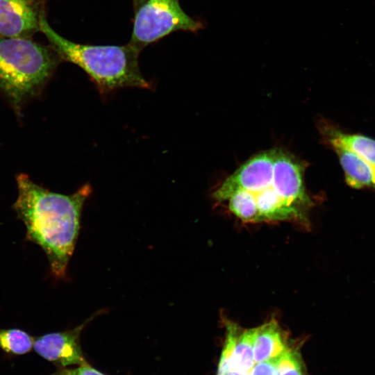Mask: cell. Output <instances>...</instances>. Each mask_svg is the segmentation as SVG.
<instances>
[{
    "label": "cell",
    "instance_id": "obj_1",
    "mask_svg": "<svg viewBox=\"0 0 375 375\" xmlns=\"http://www.w3.org/2000/svg\"><path fill=\"white\" fill-rule=\"evenodd\" d=\"M304 166L278 149L262 151L241 165L213 192L222 202L235 190L247 193L256 203L259 222H294L307 225L312 201L303 181Z\"/></svg>",
    "mask_w": 375,
    "mask_h": 375
},
{
    "label": "cell",
    "instance_id": "obj_2",
    "mask_svg": "<svg viewBox=\"0 0 375 375\" xmlns=\"http://www.w3.org/2000/svg\"><path fill=\"white\" fill-rule=\"evenodd\" d=\"M17 185L18 196L12 209L25 225L26 239L44 251L56 278H65L90 185L66 195L36 184L25 174L17 176Z\"/></svg>",
    "mask_w": 375,
    "mask_h": 375
},
{
    "label": "cell",
    "instance_id": "obj_3",
    "mask_svg": "<svg viewBox=\"0 0 375 375\" xmlns=\"http://www.w3.org/2000/svg\"><path fill=\"white\" fill-rule=\"evenodd\" d=\"M40 31L60 60L78 65L88 75L101 96L126 87L151 88L140 70L141 51L132 44L96 46L71 42L49 26L45 15L41 19Z\"/></svg>",
    "mask_w": 375,
    "mask_h": 375
},
{
    "label": "cell",
    "instance_id": "obj_4",
    "mask_svg": "<svg viewBox=\"0 0 375 375\" xmlns=\"http://www.w3.org/2000/svg\"><path fill=\"white\" fill-rule=\"evenodd\" d=\"M60 58L26 38L0 35V92L19 116L28 101L40 94Z\"/></svg>",
    "mask_w": 375,
    "mask_h": 375
},
{
    "label": "cell",
    "instance_id": "obj_5",
    "mask_svg": "<svg viewBox=\"0 0 375 375\" xmlns=\"http://www.w3.org/2000/svg\"><path fill=\"white\" fill-rule=\"evenodd\" d=\"M134 19L129 44L142 51L146 46L177 31L203 28L182 9L178 0H132Z\"/></svg>",
    "mask_w": 375,
    "mask_h": 375
},
{
    "label": "cell",
    "instance_id": "obj_6",
    "mask_svg": "<svg viewBox=\"0 0 375 375\" xmlns=\"http://www.w3.org/2000/svg\"><path fill=\"white\" fill-rule=\"evenodd\" d=\"M47 0H0V35L31 38L40 31Z\"/></svg>",
    "mask_w": 375,
    "mask_h": 375
},
{
    "label": "cell",
    "instance_id": "obj_7",
    "mask_svg": "<svg viewBox=\"0 0 375 375\" xmlns=\"http://www.w3.org/2000/svg\"><path fill=\"white\" fill-rule=\"evenodd\" d=\"M94 317L95 315L72 329L49 333L35 338L34 351L44 359L62 367L88 363L81 347L80 335Z\"/></svg>",
    "mask_w": 375,
    "mask_h": 375
},
{
    "label": "cell",
    "instance_id": "obj_8",
    "mask_svg": "<svg viewBox=\"0 0 375 375\" xmlns=\"http://www.w3.org/2000/svg\"><path fill=\"white\" fill-rule=\"evenodd\" d=\"M226 335L222 350L229 356L231 370L250 372L255 365L253 342L256 328L244 329L226 321Z\"/></svg>",
    "mask_w": 375,
    "mask_h": 375
},
{
    "label": "cell",
    "instance_id": "obj_9",
    "mask_svg": "<svg viewBox=\"0 0 375 375\" xmlns=\"http://www.w3.org/2000/svg\"><path fill=\"white\" fill-rule=\"evenodd\" d=\"M330 146L339 158L347 184L353 189L375 191V165L341 146Z\"/></svg>",
    "mask_w": 375,
    "mask_h": 375
},
{
    "label": "cell",
    "instance_id": "obj_10",
    "mask_svg": "<svg viewBox=\"0 0 375 375\" xmlns=\"http://www.w3.org/2000/svg\"><path fill=\"white\" fill-rule=\"evenodd\" d=\"M290 347L286 333L274 318L256 327L253 342L255 363L278 357Z\"/></svg>",
    "mask_w": 375,
    "mask_h": 375
},
{
    "label": "cell",
    "instance_id": "obj_11",
    "mask_svg": "<svg viewBox=\"0 0 375 375\" xmlns=\"http://www.w3.org/2000/svg\"><path fill=\"white\" fill-rule=\"evenodd\" d=\"M321 128L329 145L341 146L375 165V140L361 134L344 133L328 123Z\"/></svg>",
    "mask_w": 375,
    "mask_h": 375
},
{
    "label": "cell",
    "instance_id": "obj_12",
    "mask_svg": "<svg viewBox=\"0 0 375 375\" xmlns=\"http://www.w3.org/2000/svg\"><path fill=\"white\" fill-rule=\"evenodd\" d=\"M35 338L19 328H0V348L13 355H22L33 347Z\"/></svg>",
    "mask_w": 375,
    "mask_h": 375
},
{
    "label": "cell",
    "instance_id": "obj_13",
    "mask_svg": "<svg viewBox=\"0 0 375 375\" xmlns=\"http://www.w3.org/2000/svg\"><path fill=\"white\" fill-rule=\"evenodd\" d=\"M276 375H306L299 351L294 346H290L278 357Z\"/></svg>",
    "mask_w": 375,
    "mask_h": 375
},
{
    "label": "cell",
    "instance_id": "obj_14",
    "mask_svg": "<svg viewBox=\"0 0 375 375\" xmlns=\"http://www.w3.org/2000/svg\"><path fill=\"white\" fill-rule=\"evenodd\" d=\"M278 357L256 362L250 371V375H276Z\"/></svg>",
    "mask_w": 375,
    "mask_h": 375
},
{
    "label": "cell",
    "instance_id": "obj_15",
    "mask_svg": "<svg viewBox=\"0 0 375 375\" xmlns=\"http://www.w3.org/2000/svg\"><path fill=\"white\" fill-rule=\"evenodd\" d=\"M75 375H104L99 371L92 368L88 363L79 365V367L73 369Z\"/></svg>",
    "mask_w": 375,
    "mask_h": 375
},
{
    "label": "cell",
    "instance_id": "obj_16",
    "mask_svg": "<svg viewBox=\"0 0 375 375\" xmlns=\"http://www.w3.org/2000/svg\"><path fill=\"white\" fill-rule=\"evenodd\" d=\"M51 375H75L73 369H60Z\"/></svg>",
    "mask_w": 375,
    "mask_h": 375
},
{
    "label": "cell",
    "instance_id": "obj_17",
    "mask_svg": "<svg viewBox=\"0 0 375 375\" xmlns=\"http://www.w3.org/2000/svg\"><path fill=\"white\" fill-rule=\"evenodd\" d=\"M227 375H250V372L231 370Z\"/></svg>",
    "mask_w": 375,
    "mask_h": 375
}]
</instances>
